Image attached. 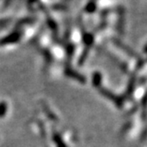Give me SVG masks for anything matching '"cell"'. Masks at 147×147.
<instances>
[{
  "label": "cell",
  "instance_id": "obj_1",
  "mask_svg": "<svg viewBox=\"0 0 147 147\" xmlns=\"http://www.w3.org/2000/svg\"><path fill=\"white\" fill-rule=\"evenodd\" d=\"M66 75H67V76L71 77V78H75V79H76L77 81H79V82H85L84 77H83L82 76H81V75H79V74H77L76 72L73 71V70L67 69V70H66Z\"/></svg>",
  "mask_w": 147,
  "mask_h": 147
},
{
  "label": "cell",
  "instance_id": "obj_2",
  "mask_svg": "<svg viewBox=\"0 0 147 147\" xmlns=\"http://www.w3.org/2000/svg\"><path fill=\"white\" fill-rule=\"evenodd\" d=\"M7 111V105L5 102H1L0 103V118L4 117L5 114L6 113Z\"/></svg>",
  "mask_w": 147,
  "mask_h": 147
},
{
  "label": "cell",
  "instance_id": "obj_3",
  "mask_svg": "<svg viewBox=\"0 0 147 147\" xmlns=\"http://www.w3.org/2000/svg\"><path fill=\"white\" fill-rule=\"evenodd\" d=\"M54 140H55V142L57 143V144H58L59 147H66L65 144H63V142L61 141V139H60V138H59V136L55 135V136H54Z\"/></svg>",
  "mask_w": 147,
  "mask_h": 147
},
{
  "label": "cell",
  "instance_id": "obj_4",
  "mask_svg": "<svg viewBox=\"0 0 147 147\" xmlns=\"http://www.w3.org/2000/svg\"><path fill=\"white\" fill-rule=\"evenodd\" d=\"M99 79H100V76L98 74H95V75L93 76V83H95L96 85H98Z\"/></svg>",
  "mask_w": 147,
  "mask_h": 147
}]
</instances>
